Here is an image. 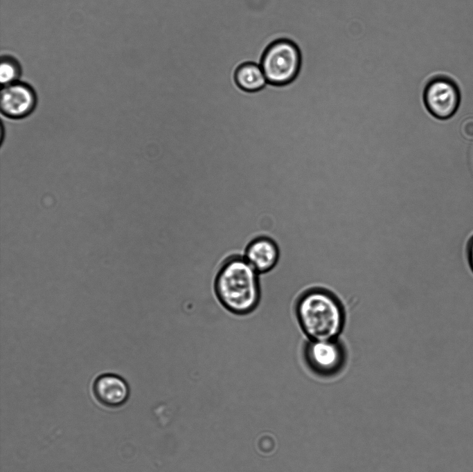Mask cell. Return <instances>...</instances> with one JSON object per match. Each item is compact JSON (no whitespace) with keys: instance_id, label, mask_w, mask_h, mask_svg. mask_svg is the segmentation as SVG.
<instances>
[{"instance_id":"1","label":"cell","mask_w":473,"mask_h":472,"mask_svg":"<svg viewBox=\"0 0 473 472\" xmlns=\"http://www.w3.org/2000/svg\"><path fill=\"white\" fill-rule=\"evenodd\" d=\"M259 273L243 256L233 255L220 267L214 280L217 299L229 312L239 316L258 306L261 289Z\"/></svg>"},{"instance_id":"2","label":"cell","mask_w":473,"mask_h":472,"mask_svg":"<svg viewBox=\"0 0 473 472\" xmlns=\"http://www.w3.org/2000/svg\"><path fill=\"white\" fill-rule=\"evenodd\" d=\"M304 334L312 341L335 340L343 326V313L332 295L321 290L304 294L296 307Z\"/></svg>"},{"instance_id":"12","label":"cell","mask_w":473,"mask_h":472,"mask_svg":"<svg viewBox=\"0 0 473 472\" xmlns=\"http://www.w3.org/2000/svg\"><path fill=\"white\" fill-rule=\"evenodd\" d=\"M462 135L467 140H473V118H467L461 125Z\"/></svg>"},{"instance_id":"9","label":"cell","mask_w":473,"mask_h":472,"mask_svg":"<svg viewBox=\"0 0 473 472\" xmlns=\"http://www.w3.org/2000/svg\"><path fill=\"white\" fill-rule=\"evenodd\" d=\"M235 81L242 90L248 92L261 90L267 84L260 65L253 62L245 63L238 69Z\"/></svg>"},{"instance_id":"11","label":"cell","mask_w":473,"mask_h":472,"mask_svg":"<svg viewBox=\"0 0 473 472\" xmlns=\"http://www.w3.org/2000/svg\"><path fill=\"white\" fill-rule=\"evenodd\" d=\"M463 255L467 266L473 275V235L468 238L465 245Z\"/></svg>"},{"instance_id":"4","label":"cell","mask_w":473,"mask_h":472,"mask_svg":"<svg viewBox=\"0 0 473 472\" xmlns=\"http://www.w3.org/2000/svg\"><path fill=\"white\" fill-rule=\"evenodd\" d=\"M426 111L438 120H447L457 111L461 103V91L456 82L444 74L433 75L422 92Z\"/></svg>"},{"instance_id":"6","label":"cell","mask_w":473,"mask_h":472,"mask_svg":"<svg viewBox=\"0 0 473 472\" xmlns=\"http://www.w3.org/2000/svg\"><path fill=\"white\" fill-rule=\"evenodd\" d=\"M307 364L316 373L331 375L343 364L344 354L335 340H310L305 350Z\"/></svg>"},{"instance_id":"5","label":"cell","mask_w":473,"mask_h":472,"mask_svg":"<svg viewBox=\"0 0 473 472\" xmlns=\"http://www.w3.org/2000/svg\"><path fill=\"white\" fill-rule=\"evenodd\" d=\"M37 105L34 88L24 81L2 86L0 93L1 115L10 120H21L31 115Z\"/></svg>"},{"instance_id":"7","label":"cell","mask_w":473,"mask_h":472,"mask_svg":"<svg viewBox=\"0 0 473 472\" xmlns=\"http://www.w3.org/2000/svg\"><path fill=\"white\" fill-rule=\"evenodd\" d=\"M92 393L96 401L108 408L123 406L130 397L126 381L118 374L105 373L98 375L92 384Z\"/></svg>"},{"instance_id":"8","label":"cell","mask_w":473,"mask_h":472,"mask_svg":"<svg viewBox=\"0 0 473 472\" xmlns=\"http://www.w3.org/2000/svg\"><path fill=\"white\" fill-rule=\"evenodd\" d=\"M243 257L259 274L266 273L277 265L280 249L274 239L260 235L248 243Z\"/></svg>"},{"instance_id":"3","label":"cell","mask_w":473,"mask_h":472,"mask_svg":"<svg viewBox=\"0 0 473 472\" xmlns=\"http://www.w3.org/2000/svg\"><path fill=\"white\" fill-rule=\"evenodd\" d=\"M301 62L298 46L291 40L282 39L267 48L260 65L267 83L280 86L289 84L296 78Z\"/></svg>"},{"instance_id":"10","label":"cell","mask_w":473,"mask_h":472,"mask_svg":"<svg viewBox=\"0 0 473 472\" xmlns=\"http://www.w3.org/2000/svg\"><path fill=\"white\" fill-rule=\"evenodd\" d=\"M21 73V65L15 57L9 54L1 56L0 82L2 86L20 80Z\"/></svg>"}]
</instances>
